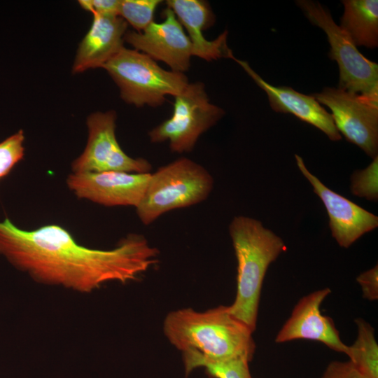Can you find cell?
<instances>
[{
	"mask_svg": "<svg viewBox=\"0 0 378 378\" xmlns=\"http://www.w3.org/2000/svg\"><path fill=\"white\" fill-rule=\"evenodd\" d=\"M245 358L223 360H195L185 364L186 373L197 368H204L214 378H252L248 363Z\"/></svg>",
	"mask_w": 378,
	"mask_h": 378,
	"instance_id": "d6986e66",
	"label": "cell"
},
{
	"mask_svg": "<svg viewBox=\"0 0 378 378\" xmlns=\"http://www.w3.org/2000/svg\"><path fill=\"white\" fill-rule=\"evenodd\" d=\"M234 60L265 92L270 105L274 111L294 115L321 130L332 141L342 139L331 114L312 95L300 93L287 86H274L263 80L247 62L237 58Z\"/></svg>",
	"mask_w": 378,
	"mask_h": 378,
	"instance_id": "5bb4252c",
	"label": "cell"
},
{
	"mask_svg": "<svg viewBox=\"0 0 378 378\" xmlns=\"http://www.w3.org/2000/svg\"><path fill=\"white\" fill-rule=\"evenodd\" d=\"M150 173H72L68 176L66 184L78 198L106 206L136 208L144 195Z\"/></svg>",
	"mask_w": 378,
	"mask_h": 378,
	"instance_id": "8fae6325",
	"label": "cell"
},
{
	"mask_svg": "<svg viewBox=\"0 0 378 378\" xmlns=\"http://www.w3.org/2000/svg\"><path fill=\"white\" fill-rule=\"evenodd\" d=\"M102 68L118 86L122 99L136 107L160 106L189 83L183 73L167 71L147 55L125 47Z\"/></svg>",
	"mask_w": 378,
	"mask_h": 378,
	"instance_id": "5b68a950",
	"label": "cell"
},
{
	"mask_svg": "<svg viewBox=\"0 0 378 378\" xmlns=\"http://www.w3.org/2000/svg\"><path fill=\"white\" fill-rule=\"evenodd\" d=\"M378 156L364 169L354 172L351 176L350 190L353 195L377 201Z\"/></svg>",
	"mask_w": 378,
	"mask_h": 378,
	"instance_id": "44dd1931",
	"label": "cell"
},
{
	"mask_svg": "<svg viewBox=\"0 0 378 378\" xmlns=\"http://www.w3.org/2000/svg\"><path fill=\"white\" fill-rule=\"evenodd\" d=\"M321 378H365L349 361L335 360L326 367Z\"/></svg>",
	"mask_w": 378,
	"mask_h": 378,
	"instance_id": "d4e9b609",
	"label": "cell"
},
{
	"mask_svg": "<svg viewBox=\"0 0 378 378\" xmlns=\"http://www.w3.org/2000/svg\"><path fill=\"white\" fill-rule=\"evenodd\" d=\"M0 255L38 283L88 293L108 282L137 279L157 262L158 250L136 233L112 249L90 248L59 225L24 230L6 217L0 221Z\"/></svg>",
	"mask_w": 378,
	"mask_h": 378,
	"instance_id": "6da1fadb",
	"label": "cell"
},
{
	"mask_svg": "<svg viewBox=\"0 0 378 378\" xmlns=\"http://www.w3.org/2000/svg\"><path fill=\"white\" fill-rule=\"evenodd\" d=\"M214 178L201 164L180 158L150 173L144 195L136 207L141 222L148 225L170 211L189 207L206 200Z\"/></svg>",
	"mask_w": 378,
	"mask_h": 378,
	"instance_id": "277c9868",
	"label": "cell"
},
{
	"mask_svg": "<svg viewBox=\"0 0 378 378\" xmlns=\"http://www.w3.org/2000/svg\"><path fill=\"white\" fill-rule=\"evenodd\" d=\"M330 293L329 288H325L302 297L279 330L275 342L281 344L300 339L313 340L345 354L348 346L342 341L332 319L321 312V305Z\"/></svg>",
	"mask_w": 378,
	"mask_h": 378,
	"instance_id": "4fadbf2b",
	"label": "cell"
},
{
	"mask_svg": "<svg viewBox=\"0 0 378 378\" xmlns=\"http://www.w3.org/2000/svg\"><path fill=\"white\" fill-rule=\"evenodd\" d=\"M357 336L346 355L365 378H378V344L373 327L361 318L355 319Z\"/></svg>",
	"mask_w": 378,
	"mask_h": 378,
	"instance_id": "ac0fdd59",
	"label": "cell"
},
{
	"mask_svg": "<svg viewBox=\"0 0 378 378\" xmlns=\"http://www.w3.org/2000/svg\"><path fill=\"white\" fill-rule=\"evenodd\" d=\"M307 19L321 28L330 44L329 57L339 66L338 88L368 96H378V64L364 57L349 35L334 22L329 10L314 1L298 0Z\"/></svg>",
	"mask_w": 378,
	"mask_h": 378,
	"instance_id": "8992f818",
	"label": "cell"
},
{
	"mask_svg": "<svg viewBox=\"0 0 378 378\" xmlns=\"http://www.w3.org/2000/svg\"><path fill=\"white\" fill-rule=\"evenodd\" d=\"M301 173L323 202L329 217L332 236L337 244L349 248L365 233L378 226V217L326 186L306 167L302 158L295 155Z\"/></svg>",
	"mask_w": 378,
	"mask_h": 378,
	"instance_id": "7c38bea8",
	"label": "cell"
},
{
	"mask_svg": "<svg viewBox=\"0 0 378 378\" xmlns=\"http://www.w3.org/2000/svg\"><path fill=\"white\" fill-rule=\"evenodd\" d=\"M229 232L237 261V293L230 312L254 331L266 272L286 246L260 220L247 216L234 217Z\"/></svg>",
	"mask_w": 378,
	"mask_h": 378,
	"instance_id": "3957f363",
	"label": "cell"
},
{
	"mask_svg": "<svg viewBox=\"0 0 378 378\" xmlns=\"http://www.w3.org/2000/svg\"><path fill=\"white\" fill-rule=\"evenodd\" d=\"M24 140V132L20 130L0 143V179L23 158Z\"/></svg>",
	"mask_w": 378,
	"mask_h": 378,
	"instance_id": "7402d4cb",
	"label": "cell"
},
{
	"mask_svg": "<svg viewBox=\"0 0 378 378\" xmlns=\"http://www.w3.org/2000/svg\"><path fill=\"white\" fill-rule=\"evenodd\" d=\"M80 6L92 15L119 16L120 0H80Z\"/></svg>",
	"mask_w": 378,
	"mask_h": 378,
	"instance_id": "603a6c76",
	"label": "cell"
},
{
	"mask_svg": "<svg viewBox=\"0 0 378 378\" xmlns=\"http://www.w3.org/2000/svg\"><path fill=\"white\" fill-rule=\"evenodd\" d=\"M160 0H120L118 15L138 31H143L153 21Z\"/></svg>",
	"mask_w": 378,
	"mask_h": 378,
	"instance_id": "ffe728a7",
	"label": "cell"
},
{
	"mask_svg": "<svg viewBox=\"0 0 378 378\" xmlns=\"http://www.w3.org/2000/svg\"><path fill=\"white\" fill-rule=\"evenodd\" d=\"M340 27L356 46H378V1L344 0Z\"/></svg>",
	"mask_w": 378,
	"mask_h": 378,
	"instance_id": "e0dca14e",
	"label": "cell"
},
{
	"mask_svg": "<svg viewBox=\"0 0 378 378\" xmlns=\"http://www.w3.org/2000/svg\"><path fill=\"white\" fill-rule=\"evenodd\" d=\"M166 5L174 11L187 31L192 46V56L206 61L235 59L227 44V31L213 41L207 40L202 33L215 22V15L207 2L202 0H168Z\"/></svg>",
	"mask_w": 378,
	"mask_h": 378,
	"instance_id": "9a60e30c",
	"label": "cell"
},
{
	"mask_svg": "<svg viewBox=\"0 0 378 378\" xmlns=\"http://www.w3.org/2000/svg\"><path fill=\"white\" fill-rule=\"evenodd\" d=\"M163 329L170 343L183 353L184 364L236 358L251 361L255 350L253 331L230 313L229 306L205 312L173 311L167 315Z\"/></svg>",
	"mask_w": 378,
	"mask_h": 378,
	"instance_id": "7a4b0ae2",
	"label": "cell"
},
{
	"mask_svg": "<svg viewBox=\"0 0 378 378\" xmlns=\"http://www.w3.org/2000/svg\"><path fill=\"white\" fill-rule=\"evenodd\" d=\"M115 121L113 110L95 112L88 117V142L82 154L72 162L73 173H150L152 165L146 159L132 158L120 146L115 136Z\"/></svg>",
	"mask_w": 378,
	"mask_h": 378,
	"instance_id": "9c48e42d",
	"label": "cell"
},
{
	"mask_svg": "<svg viewBox=\"0 0 378 378\" xmlns=\"http://www.w3.org/2000/svg\"><path fill=\"white\" fill-rule=\"evenodd\" d=\"M356 281L361 287L363 297L370 301L378 298V267L376 265L372 268L361 273Z\"/></svg>",
	"mask_w": 378,
	"mask_h": 378,
	"instance_id": "cb8c5ba5",
	"label": "cell"
},
{
	"mask_svg": "<svg viewBox=\"0 0 378 378\" xmlns=\"http://www.w3.org/2000/svg\"><path fill=\"white\" fill-rule=\"evenodd\" d=\"M332 111L334 123L346 139L374 159L378 156V96L324 88L312 94Z\"/></svg>",
	"mask_w": 378,
	"mask_h": 378,
	"instance_id": "ba28073f",
	"label": "cell"
},
{
	"mask_svg": "<svg viewBox=\"0 0 378 378\" xmlns=\"http://www.w3.org/2000/svg\"><path fill=\"white\" fill-rule=\"evenodd\" d=\"M127 23L120 16L93 15L90 29L80 43L72 71L101 67L123 48Z\"/></svg>",
	"mask_w": 378,
	"mask_h": 378,
	"instance_id": "2e32d148",
	"label": "cell"
},
{
	"mask_svg": "<svg viewBox=\"0 0 378 378\" xmlns=\"http://www.w3.org/2000/svg\"><path fill=\"white\" fill-rule=\"evenodd\" d=\"M224 114L223 108L209 102L203 83H188L174 97L172 116L148 132L149 139L155 144L169 141L172 152H190Z\"/></svg>",
	"mask_w": 378,
	"mask_h": 378,
	"instance_id": "52a82bcc",
	"label": "cell"
},
{
	"mask_svg": "<svg viewBox=\"0 0 378 378\" xmlns=\"http://www.w3.org/2000/svg\"><path fill=\"white\" fill-rule=\"evenodd\" d=\"M162 16V22L153 21L142 31H127L124 41L155 61L164 62L172 71L183 73L190 66L192 43L170 8Z\"/></svg>",
	"mask_w": 378,
	"mask_h": 378,
	"instance_id": "30bf717a",
	"label": "cell"
}]
</instances>
